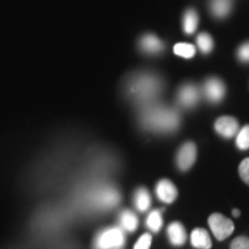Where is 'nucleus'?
Segmentation results:
<instances>
[{
	"label": "nucleus",
	"mask_w": 249,
	"mask_h": 249,
	"mask_svg": "<svg viewBox=\"0 0 249 249\" xmlns=\"http://www.w3.org/2000/svg\"><path fill=\"white\" fill-rule=\"evenodd\" d=\"M209 226L217 240L223 241L234 231V224L222 213H213L209 217Z\"/></svg>",
	"instance_id": "obj_3"
},
{
	"label": "nucleus",
	"mask_w": 249,
	"mask_h": 249,
	"mask_svg": "<svg viewBox=\"0 0 249 249\" xmlns=\"http://www.w3.org/2000/svg\"><path fill=\"white\" fill-rule=\"evenodd\" d=\"M120 223H121V226L128 232L135 231L136 227L139 225V220H138V217H136V214L129 210H124V213H121Z\"/></svg>",
	"instance_id": "obj_16"
},
{
	"label": "nucleus",
	"mask_w": 249,
	"mask_h": 249,
	"mask_svg": "<svg viewBox=\"0 0 249 249\" xmlns=\"http://www.w3.org/2000/svg\"><path fill=\"white\" fill-rule=\"evenodd\" d=\"M232 213H233V216H234V217H239V216H240V210L234 209L232 211Z\"/></svg>",
	"instance_id": "obj_25"
},
{
	"label": "nucleus",
	"mask_w": 249,
	"mask_h": 249,
	"mask_svg": "<svg viewBox=\"0 0 249 249\" xmlns=\"http://www.w3.org/2000/svg\"><path fill=\"white\" fill-rule=\"evenodd\" d=\"M156 193H157L158 198L163 201L164 203H172L178 196V191H177L176 186L167 179H161L158 182L157 187H156Z\"/></svg>",
	"instance_id": "obj_9"
},
{
	"label": "nucleus",
	"mask_w": 249,
	"mask_h": 249,
	"mask_svg": "<svg viewBox=\"0 0 249 249\" xmlns=\"http://www.w3.org/2000/svg\"><path fill=\"white\" fill-rule=\"evenodd\" d=\"M167 235H169L171 244L173 246H182L187 239L185 227L179 222L170 224L169 227H167Z\"/></svg>",
	"instance_id": "obj_12"
},
{
	"label": "nucleus",
	"mask_w": 249,
	"mask_h": 249,
	"mask_svg": "<svg viewBox=\"0 0 249 249\" xmlns=\"http://www.w3.org/2000/svg\"><path fill=\"white\" fill-rule=\"evenodd\" d=\"M151 241L152 236L150 233H144V234L139 239L135 246H134V249H150Z\"/></svg>",
	"instance_id": "obj_21"
},
{
	"label": "nucleus",
	"mask_w": 249,
	"mask_h": 249,
	"mask_svg": "<svg viewBox=\"0 0 249 249\" xmlns=\"http://www.w3.org/2000/svg\"><path fill=\"white\" fill-rule=\"evenodd\" d=\"M226 88L224 82L218 77H209L203 85V95L210 103H219L224 98Z\"/></svg>",
	"instance_id": "obj_5"
},
{
	"label": "nucleus",
	"mask_w": 249,
	"mask_h": 249,
	"mask_svg": "<svg viewBox=\"0 0 249 249\" xmlns=\"http://www.w3.org/2000/svg\"><path fill=\"white\" fill-rule=\"evenodd\" d=\"M236 57L241 62L248 64L249 62V42H246L244 44L239 46L238 51H236Z\"/></svg>",
	"instance_id": "obj_22"
},
{
	"label": "nucleus",
	"mask_w": 249,
	"mask_h": 249,
	"mask_svg": "<svg viewBox=\"0 0 249 249\" xmlns=\"http://www.w3.org/2000/svg\"><path fill=\"white\" fill-rule=\"evenodd\" d=\"M174 53L179 57L191 59L195 55L196 49L194 45L189 44V43H178L174 45Z\"/></svg>",
	"instance_id": "obj_18"
},
{
	"label": "nucleus",
	"mask_w": 249,
	"mask_h": 249,
	"mask_svg": "<svg viewBox=\"0 0 249 249\" xmlns=\"http://www.w3.org/2000/svg\"><path fill=\"white\" fill-rule=\"evenodd\" d=\"M163 90L160 77L150 71L133 74L126 82V92L133 101L144 105L155 102Z\"/></svg>",
	"instance_id": "obj_2"
},
{
	"label": "nucleus",
	"mask_w": 249,
	"mask_h": 249,
	"mask_svg": "<svg viewBox=\"0 0 249 249\" xmlns=\"http://www.w3.org/2000/svg\"><path fill=\"white\" fill-rule=\"evenodd\" d=\"M239 174H240L241 179L249 185V158H245L241 161L240 166H239Z\"/></svg>",
	"instance_id": "obj_24"
},
{
	"label": "nucleus",
	"mask_w": 249,
	"mask_h": 249,
	"mask_svg": "<svg viewBox=\"0 0 249 249\" xmlns=\"http://www.w3.org/2000/svg\"><path fill=\"white\" fill-rule=\"evenodd\" d=\"M214 129L220 136L225 139H231L239 132V123L235 118L224 116L218 118L214 123Z\"/></svg>",
	"instance_id": "obj_8"
},
{
	"label": "nucleus",
	"mask_w": 249,
	"mask_h": 249,
	"mask_svg": "<svg viewBox=\"0 0 249 249\" xmlns=\"http://www.w3.org/2000/svg\"><path fill=\"white\" fill-rule=\"evenodd\" d=\"M140 49L144 53L148 54H158L164 50V43L152 34L143 35L140 39Z\"/></svg>",
	"instance_id": "obj_10"
},
{
	"label": "nucleus",
	"mask_w": 249,
	"mask_h": 249,
	"mask_svg": "<svg viewBox=\"0 0 249 249\" xmlns=\"http://www.w3.org/2000/svg\"><path fill=\"white\" fill-rule=\"evenodd\" d=\"M124 244V234L118 227H112L103 231L96 239V248L111 249L120 247Z\"/></svg>",
	"instance_id": "obj_4"
},
{
	"label": "nucleus",
	"mask_w": 249,
	"mask_h": 249,
	"mask_svg": "<svg viewBox=\"0 0 249 249\" xmlns=\"http://www.w3.org/2000/svg\"><path fill=\"white\" fill-rule=\"evenodd\" d=\"M134 202L140 211H147L151 204V197L145 188H139L134 195Z\"/></svg>",
	"instance_id": "obj_15"
},
{
	"label": "nucleus",
	"mask_w": 249,
	"mask_h": 249,
	"mask_svg": "<svg viewBox=\"0 0 249 249\" xmlns=\"http://www.w3.org/2000/svg\"><path fill=\"white\" fill-rule=\"evenodd\" d=\"M140 120L145 128L157 133H172L179 127L180 116L173 107L156 102L141 107Z\"/></svg>",
	"instance_id": "obj_1"
},
{
	"label": "nucleus",
	"mask_w": 249,
	"mask_h": 249,
	"mask_svg": "<svg viewBox=\"0 0 249 249\" xmlns=\"http://www.w3.org/2000/svg\"><path fill=\"white\" fill-rule=\"evenodd\" d=\"M182 26H183V31L188 35H192L194 34L196 29H197L198 26V15L196 13L195 9H187L183 14L182 18Z\"/></svg>",
	"instance_id": "obj_14"
},
{
	"label": "nucleus",
	"mask_w": 249,
	"mask_h": 249,
	"mask_svg": "<svg viewBox=\"0 0 249 249\" xmlns=\"http://www.w3.org/2000/svg\"><path fill=\"white\" fill-rule=\"evenodd\" d=\"M147 226L152 232H158L163 226V218L158 210H154L147 218Z\"/></svg>",
	"instance_id": "obj_19"
},
{
	"label": "nucleus",
	"mask_w": 249,
	"mask_h": 249,
	"mask_svg": "<svg viewBox=\"0 0 249 249\" xmlns=\"http://www.w3.org/2000/svg\"><path fill=\"white\" fill-rule=\"evenodd\" d=\"M196 44H197V48L202 53L208 54L210 53L213 49V39L209 34L202 33L197 36V38H196Z\"/></svg>",
	"instance_id": "obj_17"
},
{
	"label": "nucleus",
	"mask_w": 249,
	"mask_h": 249,
	"mask_svg": "<svg viewBox=\"0 0 249 249\" xmlns=\"http://www.w3.org/2000/svg\"><path fill=\"white\" fill-rule=\"evenodd\" d=\"M192 245L198 249H210L213 246L209 233L204 229H195L191 235Z\"/></svg>",
	"instance_id": "obj_13"
},
{
	"label": "nucleus",
	"mask_w": 249,
	"mask_h": 249,
	"mask_svg": "<svg viewBox=\"0 0 249 249\" xmlns=\"http://www.w3.org/2000/svg\"><path fill=\"white\" fill-rule=\"evenodd\" d=\"M196 147L193 142H186L179 149L177 155V164L181 171H188L194 165L196 160Z\"/></svg>",
	"instance_id": "obj_7"
},
{
	"label": "nucleus",
	"mask_w": 249,
	"mask_h": 249,
	"mask_svg": "<svg viewBox=\"0 0 249 249\" xmlns=\"http://www.w3.org/2000/svg\"><path fill=\"white\" fill-rule=\"evenodd\" d=\"M231 249H249V238L241 235L235 238L231 244Z\"/></svg>",
	"instance_id": "obj_23"
},
{
	"label": "nucleus",
	"mask_w": 249,
	"mask_h": 249,
	"mask_svg": "<svg viewBox=\"0 0 249 249\" xmlns=\"http://www.w3.org/2000/svg\"><path fill=\"white\" fill-rule=\"evenodd\" d=\"M236 147L240 150H247L249 149V124L246 126L241 130L236 133Z\"/></svg>",
	"instance_id": "obj_20"
},
{
	"label": "nucleus",
	"mask_w": 249,
	"mask_h": 249,
	"mask_svg": "<svg viewBox=\"0 0 249 249\" xmlns=\"http://www.w3.org/2000/svg\"><path fill=\"white\" fill-rule=\"evenodd\" d=\"M200 99V90L193 83H186L181 86L177 93V101L180 107L185 108H192L197 104Z\"/></svg>",
	"instance_id": "obj_6"
},
{
	"label": "nucleus",
	"mask_w": 249,
	"mask_h": 249,
	"mask_svg": "<svg viewBox=\"0 0 249 249\" xmlns=\"http://www.w3.org/2000/svg\"><path fill=\"white\" fill-rule=\"evenodd\" d=\"M233 0H210L209 8L211 14L217 18H224L231 13Z\"/></svg>",
	"instance_id": "obj_11"
}]
</instances>
